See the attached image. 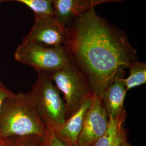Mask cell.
Instances as JSON below:
<instances>
[{"mask_svg":"<svg viewBox=\"0 0 146 146\" xmlns=\"http://www.w3.org/2000/svg\"><path fill=\"white\" fill-rule=\"evenodd\" d=\"M123 0H86V5L88 7H94L95 5L101 4L103 3L110 2H119L122 1Z\"/></svg>","mask_w":146,"mask_h":146,"instance_id":"17","label":"cell"},{"mask_svg":"<svg viewBox=\"0 0 146 146\" xmlns=\"http://www.w3.org/2000/svg\"><path fill=\"white\" fill-rule=\"evenodd\" d=\"M47 75L64 95L66 119L72 115L86 100L94 96L87 77L72 61Z\"/></svg>","mask_w":146,"mask_h":146,"instance_id":"4","label":"cell"},{"mask_svg":"<svg viewBox=\"0 0 146 146\" xmlns=\"http://www.w3.org/2000/svg\"><path fill=\"white\" fill-rule=\"evenodd\" d=\"M65 47L71 60L84 74L94 95L101 98L111 82L123 78L125 69L137 58L125 33L89 7L68 27Z\"/></svg>","mask_w":146,"mask_h":146,"instance_id":"1","label":"cell"},{"mask_svg":"<svg viewBox=\"0 0 146 146\" xmlns=\"http://www.w3.org/2000/svg\"><path fill=\"white\" fill-rule=\"evenodd\" d=\"M86 0H54V16L63 26H68L88 9Z\"/></svg>","mask_w":146,"mask_h":146,"instance_id":"10","label":"cell"},{"mask_svg":"<svg viewBox=\"0 0 146 146\" xmlns=\"http://www.w3.org/2000/svg\"><path fill=\"white\" fill-rule=\"evenodd\" d=\"M15 1L27 5L33 11L35 16L54 15V0H7Z\"/></svg>","mask_w":146,"mask_h":146,"instance_id":"13","label":"cell"},{"mask_svg":"<svg viewBox=\"0 0 146 146\" xmlns=\"http://www.w3.org/2000/svg\"><path fill=\"white\" fill-rule=\"evenodd\" d=\"M119 146H131V143L128 141L127 138Z\"/></svg>","mask_w":146,"mask_h":146,"instance_id":"18","label":"cell"},{"mask_svg":"<svg viewBox=\"0 0 146 146\" xmlns=\"http://www.w3.org/2000/svg\"><path fill=\"white\" fill-rule=\"evenodd\" d=\"M8 146H44L42 138L36 136L23 137L11 141L8 144Z\"/></svg>","mask_w":146,"mask_h":146,"instance_id":"14","label":"cell"},{"mask_svg":"<svg viewBox=\"0 0 146 146\" xmlns=\"http://www.w3.org/2000/svg\"><path fill=\"white\" fill-rule=\"evenodd\" d=\"M14 94L0 81V110L5 100Z\"/></svg>","mask_w":146,"mask_h":146,"instance_id":"16","label":"cell"},{"mask_svg":"<svg viewBox=\"0 0 146 146\" xmlns=\"http://www.w3.org/2000/svg\"><path fill=\"white\" fill-rule=\"evenodd\" d=\"M109 119L102 99L94 95L85 115L77 146H92L107 130Z\"/></svg>","mask_w":146,"mask_h":146,"instance_id":"7","label":"cell"},{"mask_svg":"<svg viewBox=\"0 0 146 146\" xmlns=\"http://www.w3.org/2000/svg\"><path fill=\"white\" fill-rule=\"evenodd\" d=\"M123 78H117L111 82L102 93L101 99L108 119L116 118L125 111L124 102L127 90Z\"/></svg>","mask_w":146,"mask_h":146,"instance_id":"9","label":"cell"},{"mask_svg":"<svg viewBox=\"0 0 146 146\" xmlns=\"http://www.w3.org/2000/svg\"><path fill=\"white\" fill-rule=\"evenodd\" d=\"M0 146H8V145H4V144H1V143H0Z\"/></svg>","mask_w":146,"mask_h":146,"instance_id":"19","label":"cell"},{"mask_svg":"<svg viewBox=\"0 0 146 146\" xmlns=\"http://www.w3.org/2000/svg\"><path fill=\"white\" fill-rule=\"evenodd\" d=\"M14 58L18 62L34 68L37 73L47 75L72 61L65 47H46L23 42L17 48Z\"/></svg>","mask_w":146,"mask_h":146,"instance_id":"5","label":"cell"},{"mask_svg":"<svg viewBox=\"0 0 146 146\" xmlns=\"http://www.w3.org/2000/svg\"><path fill=\"white\" fill-rule=\"evenodd\" d=\"M93 97L86 100L61 125L52 130L58 139L68 146H77L85 115L91 105Z\"/></svg>","mask_w":146,"mask_h":146,"instance_id":"8","label":"cell"},{"mask_svg":"<svg viewBox=\"0 0 146 146\" xmlns=\"http://www.w3.org/2000/svg\"><path fill=\"white\" fill-rule=\"evenodd\" d=\"M47 130L28 93H14L5 100L0 110V143L30 136L43 138Z\"/></svg>","mask_w":146,"mask_h":146,"instance_id":"2","label":"cell"},{"mask_svg":"<svg viewBox=\"0 0 146 146\" xmlns=\"http://www.w3.org/2000/svg\"><path fill=\"white\" fill-rule=\"evenodd\" d=\"M127 116L126 111L115 119H109L107 130L92 146H119L127 138L123 125Z\"/></svg>","mask_w":146,"mask_h":146,"instance_id":"11","label":"cell"},{"mask_svg":"<svg viewBox=\"0 0 146 146\" xmlns=\"http://www.w3.org/2000/svg\"><path fill=\"white\" fill-rule=\"evenodd\" d=\"M129 74L127 78H123L127 92L146 82V64L137 60L129 67Z\"/></svg>","mask_w":146,"mask_h":146,"instance_id":"12","label":"cell"},{"mask_svg":"<svg viewBox=\"0 0 146 146\" xmlns=\"http://www.w3.org/2000/svg\"><path fill=\"white\" fill-rule=\"evenodd\" d=\"M44 146H69L58 139L52 129H48L42 138Z\"/></svg>","mask_w":146,"mask_h":146,"instance_id":"15","label":"cell"},{"mask_svg":"<svg viewBox=\"0 0 146 146\" xmlns=\"http://www.w3.org/2000/svg\"><path fill=\"white\" fill-rule=\"evenodd\" d=\"M7 0H0V3H2V2H4V1H6Z\"/></svg>","mask_w":146,"mask_h":146,"instance_id":"20","label":"cell"},{"mask_svg":"<svg viewBox=\"0 0 146 146\" xmlns=\"http://www.w3.org/2000/svg\"><path fill=\"white\" fill-rule=\"evenodd\" d=\"M68 36L67 27L59 23L54 16H35L34 25L22 42L46 47H65Z\"/></svg>","mask_w":146,"mask_h":146,"instance_id":"6","label":"cell"},{"mask_svg":"<svg viewBox=\"0 0 146 146\" xmlns=\"http://www.w3.org/2000/svg\"><path fill=\"white\" fill-rule=\"evenodd\" d=\"M37 74L36 82L28 93L47 128L54 130L66 119L64 101L49 76L43 73Z\"/></svg>","mask_w":146,"mask_h":146,"instance_id":"3","label":"cell"}]
</instances>
